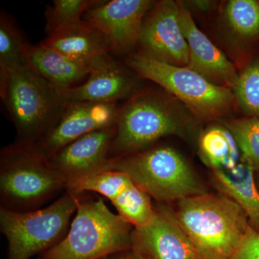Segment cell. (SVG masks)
<instances>
[{
  "mask_svg": "<svg viewBox=\"0 0 259 259\" xmlns=\"http://www.w3.org/2000/svg\"><path fill=\"white\" fill-rule=\"evenodd\" d=\"M119 111L116 103L67 102L54 125L32 145L42 156L50 158L84 135L115 126Z\"/></svg>",
  "mask_w": 259,
  "mask_h": 259,
  "instance_id": "30bf717a",
  "label": "cell"
},
{
  "mask_svg": "<svg viewBox=\"0 0 259 259\" xmlns=\"http://www.w3.org/2000/svg\"><path fill=\"white\" fill-rule=\"evenodd\" d=\"M77 208V194L66 190L50 205L15 212L0 207V231L8 242L7 259H30L64 239Z\"/></svg>",
  "mask_w": 259,
  "mask_h": 259,
  "instance_id": "8992f818",
  "label": "cell"
},
{
  "mask_svg": "<svg viewBox=\"0 0 259 259\" xmlns=\"http://www.w3.org/2000/svg\"><path fill=\"white\" fill-rule=\"evenodd\" d=\"M23 58L30 69L47 80L64 98L70 90L88 79L92 70L59 51L40 44L33 46L25 42Z\"/></svg>",
  "mask_w": 259,
  "mask_h": 259,
  "instance_id": "2e32d148",
  "label": "cell"
},
{
  "mask_svg": "<svg viewBox=\"0 0 259 259\" xmlns=\"http://www.w3.org/2000/svg\"><path fill=\"white\" fill-rule=\"evenodd\" d=\"M155 211L148 226L134 228L131 249L142 259H199L171 207L157 203Z\"/></svg>",
  "mask_w": 259,
  "mask_h": 259,
  "instance_id": "7c38bea8",
  "label": "cell"
},
{
  "mask_svg": "<svg viewBox=\"0 0 259 259\" xmlns=\"http://www.w3.org/2000/svg\"><path fill=\"white\" fill-rule=\"evenodd\" d=\"M25 42L11 19L5 13H2L0 16V77L25 62L23 58Z\"/></svg>",
  "mask_w": 259,
  "mask_h": 259,
  "instance_id": "7402d4cb",
  "label": "cell"
},
{
  "mask_svg": "<svg viewBox=\"0 0 259 259\" xmlns=\"http://www.w3.org/2000/svg\"><path fill=\"white\" fill-rule=\"evenodd\" d=\"M255 183H256L257 187H258V190H259V172H258V177H255Z\"/></svg>",
  "mask_w": 259,
  "mask_h": 259,
  "instance_id": "f546056e",
  "label": "cell"
},
{
  "mask_svg": "<svg viewBox=\"0 0 259 259\" xmlns=\"http://www.w3.org/2000/svg\"><path fill=\"white\" fill-rule=\"evenodd\" d=\"M192 4L196 5L199 9H208L209 5H211V2L209 1H194Z\"/></svg>",
  "mask_w": 259,
  "mask_h": 259,
  "instance_id": "f1b7e54d",
  "label": "cell"
},
{
  "mask_svg": "<svg viewBox=\"0 0 259 259\" xmlns=\"http://www.w3.org/2000/svg\"><path fill=\"white\" fill-rule=\"evenodd\" d=\"M229 259H259V233L250 226L241 244Z\"/></svg>",
  "mask_w": 259,
  "mask_h": 259,
  "instance_id": "4316f807",
  "label": "cell"
},
{
  "mask_svg": "<svg viewBox=\"0 0 259 259\" xmlns=\"http://www.w3.org/2000/svg\"><path fill=\"white\" fill-rule=\"evenodd\" d=\"M135 86L128 73L107 56L93 66L84 82L68 92L65 99L66 102L116 103L131 95Z\"/></svg>",
  "mask_w": 259,
  "mask_h": 259,
  "instance_id": "9a60e30c",
  "label": "cell"
},
{
  "mask_svg": "<svg viewBox=\"0 0 259 259\" xmlns=\"http://www.w3.org/2000/svg\"><path fill=\"white\" fill-rule=\"evenodd\" d=\"M66 181L32 144L15 143L0 153V207L15 212L41 208L66 191Z\"/></svg>",
  "mask_w": 259,
  "mask_h": 259,
  "instance_id": "3957f363",
  "label": "cell"
},
{
  "mask_svg": "<svg viewBox=\"0 0 259 259\" xmlns=\"http://www.w3.org/2000/svg\"><path fill=\"white\" fill-rule=\"evenodd\" d=\"M101 259H108V258H101Z\"/></svg>",
  "mask_w": 259,
  "mask_h": 259,
  "instance_id": "4dcf8cb0",
  "label": "cell"
},
{
  "mask_svg": "<svg viewBox=\"0 0 259 259\" xmlns=\"http://www.w3.org/2000/svg\"><path fill=\"white\" fill-rule=\"evenodd\" d=\"M77 194V208L62 241L39 259H101L131 249L134 227L103 199Z\"/></svg>",
  "mask_w": 259,
  "mask_h": 259,
  "instance_id": "7a4b0ae2",
  "label": "cell"
},
{
  "mask_svg": "<svg viewBox=\"0 0 259 259\" xmlns=\"http://www.w3.org/2000/svg\"><path fill=\"white\" fill-rule=\"evenodd\" d=\"M172 209L199 259H229L250 226L243 209L221 192L180 199Z\"/></svg>",
  "mask_w": 259,
  "mask_h": 259,
  "instance_id": "6da1fadb",
  "label": "cell"
},
{
  "mask_svg": "<svg viewBox=\"0 0 259 259\" xmlns=\"http://www.w3.org/2000/svg\"><path fill=\"white\" fill-rule=\"evenodd\" d=\"M185 131V122L168 100L155 93L141 94L119 111L109 158L144 151L161 138L182 136Z\"/></svg>",
  "mask_w": 259,
  "mask_h": 259,
  "instance_id": "52a82bcc",
  "label": "cell"
},
{
  "mask_svg": "<svg viewBox=\"0 0 259 259\" xmlns=\"http://www.w3.org/2000/svg\"><path fill=\"white\" fill-rule=\"evenodd\" d=\"M93 69L109 56L110 47L102 32L84 20L54 32L40 44Z\"/></svg>",
  "mask_w": 259,
  "mask_h": 259,
  "instance_id": "e0dca14e",
  "label": "cell"
},
{
  "mask_svg": "<svg viewBox=\"0 0 259 259\" xmlns=\"http://www.w3.org/2000/svg\"><path fill=\"white\" fill-rule=\"evenodd\" d=\"M108 259H142L132 249L123 250L110 255Z\"/></svg>",
  "mask_w": 259,
  "mask_h": 259,
  "instance_id": "83f0119b",
  "label": "cell"
},
{
  "mask_svg": "<svg viewBox=\"0 0 259 259\" xmlns=\"http://www.w3.org/2000/svg\"><path fill=\"white\" fill-rule=\"evenodd\" d=\"M153 3L151 0L98 1L82 19L102 32L110 51L123 54L139 44L143 23Z\"/></svg>",
  "mask_w": 259,
  "mask_h": 259,
  "instance_id": "8fae6325",
  "label": "cell"
},
{
  "mask_svg": "<svg viewBox=\"0 0 259 259\" xmlns=\"http://www.w3.org/2000/svg\"><path fill=\"white\" fill-rule=\"evenodd\" d=\"M0 90L18 144H35L54 125L67 102L25 62L0 77Z\"/></svg>",
  "mask_w": 259,
  "mask_h": 259,
  "instance_id": "277c9868",
  "label": "cell"
},
{
  "mask_svg": "<svg viewBox=\"0 0 259 259\" xmlns=\"http://www.w3.org/2000/svg\"><path fill=\"white\" fill-rule=\"evenodd\" d=\"M98 1L95 0H54L46 11V32L50 35L82 21L83 15Z\"/></svg>",
  "mask_w": 259,
  "mask_h": 259,
  "instance_id": "44dd1931",
  "label": "cell"
},
{
  "mask_svg": "<svg viewBox=\"0 0 259 259\" xmlns=\"http://www.w3.org/2000/svg\"><path fill=\"white\" fill-rule=\"evenodd\" d=\"M114 135L115 126L94 131L66 145L48 159L67 184L106 171L110 164L109 152Z\"/></svg>",
  "mask_w": 259,
  "mask_h": 259,
  "instance_id": "4fadbf2b",
  "label": "cell"
},
{
  "mask_svg": "<svg viewBox=\"0 0 259 259\" xmlns=\"http://www.w3.org/2000/svg\"><path fill=\"white\" fill-rule=\"evenodd\" d=\"M179 5L180 25L190 52L187 67L216 84L233 88L238 78L234 65L197 28L185 4Z\"/></svg>",
  "mask_w": 259,
  "mask_h": 259,
  "instance_id": "5bb4252c",
  "label": "cell"
},
{
  "mask_svg": "<svg viewBox=\"0 0 259 259\" xmlns=\"http://www.w3.org/2000/svg\"><path fill=\"white\" fill-rule=\"evenodd\" d=\"M254 170L241 160L232 168H213L212 181L218 191L244 211L250 226L259 233V190Z\"/></svg>",
  "mask_w": 259,
  "mask_h": 259,
  "instance_id": "ac0fdd59",
  "label": "cell"
},
{
  "mask_svg": "<svg viewBox=\"0 0 259 259\" xmlns=\"http://www.w3.org/2000/svg\"><path fill=\"white\" fill-rule=\"evenodd\" d=\"M204 158L213 168H232L238 164L231 156L227 130L212 128L206 131L199 142Z\"/></svg>",
  "mask_w": 259,
  "mask_h": 259,
  "instance_id": "d4e9b609",
  "label": "cell"
},
{
  "mask_svg": "<svg viewBox=\"0 0 259 259\" xmlns=\"http://www.w3.org/2000/svg\"><path fill=\"white\" fill-rule=\"evenodd\" d=\"M134 184L123 172L106 170L71 181L66 185V190L75 194L95 192L112 202Z\"/></svg>",
  "mask_w": 259,
  "mask_h": 259,
  "instance_id": "d6986e66",
  "label": "cell"
},
{
  "mask_svg": "<svg viewBox=\"0 0 259 259\" xmlns=\"http://www.w3.org/2000/svg\"><path fill=\"white\" fill-rule=\"evenodd\" d=\"M232 90L241 108L250 115L259 117V61L238 75Z\"/></svg>",
  "mask_w": 259,
  "mask_h": 259,
  "instance_id": "484cf974",
  "label": "cell"
},
{
  "mask_svg": "<svg viewBox=\"0 0 259 259\" xmlns=\"http://www.w3.org/2000/svg\"><path fill=\"white\" fill-rule=\"evenodd\" d=\"M228 24L237 35L251 37L259 34V3L255 0H231L226 9Z\"/></svg>",
  "mask_w": 259,
  "mask_h": 259,
  "instance_id": "cb8c5ba5",
  "label": "cell"
},
{
  "mask_svg": "<svg viewBox=\"0 0 259 259\" xmlns=\"http://www.w3.org/2000/svg\"><path fill=\"white\" fill-rule=\"evenodd\" d=\"M152 198L135 184L112 201L117 214L134 228L148 226L154 219Z\"/></svg>",
  "mask_w": 259,
  "mask_h": 259,
  "instance_id": "ffe728a7",
  "label": "cell"
},
{
  "mask_svg": "<svg viewBox=\"0 0 259 259\" xmlns=\"http://www.w3.org/2000/svg\"><path fill=\"white\" fill-rule=\"evenodd\" d=\"M108 170L128 175L135 185L157 203L168 204L207 193L185 158L167 146L150 148L110 160Z\"/></svg>",
  "mask_w": 259,
  "mask_h": 259,
  "instance_id": "5b68a950",
  "label": "cell"
},
{
  "mask_svg": "<svg viewBox=\"0 0 259 259\" xmlns=\"http://www.w3.org/2000/svg\"><path fill=\"white\" fill-rule=\"evenodd\" d=\"M127 64L138 74L164 88L204 117L221 115L233 100L231 89L209 81L187 66L161 62L139 54L129 58Z\"/></svg>",
  "mask_w": 259,
  "mask_h": 259,
  "instance_id": "ba28073f",
  "label": "cell"
},
{
  "mask_svg": "<svg viewBox=\"0 0 259 259\" xmlns=\"http://www.w3.org/2000/svg\"><path fill=\"white\" fill-rule=\"evenodd\" d=\"M139 44L141 54L161 62L187 66L189 47L181 27L180 5L171 0L158 2L143 23Z\"/></svg>",
  "mask_w": 259,
  "mask_h": 259,
  "instance_id": "9c48e42d",
  "label": "cell"
},
{
  "mask_svg": "<svg viewBox=\"0 0 259 259\" xmlns=\"http://www.w3.org/2000/svg\"><path fill=\"white\" fill-rule=\"evenodd\" d=\"M227 126L241 153V160L255 172H259V119L252 117L232 121Z\"/></svg>",
  "mask_w": 259,
  "mask_h": 259,
  "instance_id": "603a6c76",
  "label": "cell"
}]
</instances>
